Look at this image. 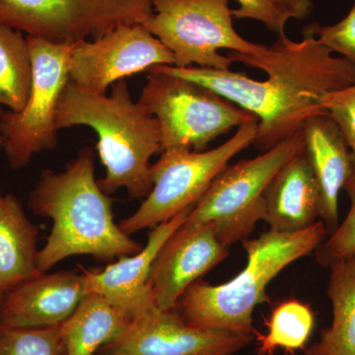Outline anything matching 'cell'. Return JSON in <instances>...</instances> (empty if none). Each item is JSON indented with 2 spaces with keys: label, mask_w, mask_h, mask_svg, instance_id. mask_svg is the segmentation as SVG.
<instances>
[{
  "label": "cell",
  "mask_w": 355,
  "mask_h": 355,
  "mask_svg": "<svg viewBox=\"0 0 355 355\" xmlns=\"http://www.w3.org/2000/svg\"><path fill=\"white\" fill-rule=\"evenodd\" d=\"M320 218L319 188L304 153L294 156L266 187L263 221L275 232H300Z\"/></svg>",
  "instance_id": "cell-17"
},
{
  "label": "cell",
  "mask_w": 355,
  "mask_h": 355,
  "mask_svg": "<svg viewBox=\"0 0 355 355\" xmlns=\"http://www.w3.org/2000/svg\"><path fill=\"white\" fill-rule=\"evenodd\" d=\"M228 57L263 70L266 80L231 69L155 67L209 88L254 114L258 120L254 144L261 153L301 132L312 116L327 113L322 98L355 81V65L320 43L308 26L301 41L282 35L263 55L230 53Z\"/></svg>",
  "instance_id": "cell-1"
},
{
  "label": "cell",
  "mask_w": 355,
  "mask_h": 355,
  "mask_svg": "<svg viewBox=\"0 0 355 355\" xmlns=\"http://www.w3.org/2000/svg\"><path fill=\"white\" fill-rule=\"evenodd\" d=\"M322 220L294 233L268 230L243 240L247 265L234 279L211 286L197 282L178 300L175 311L190 326L254 335L253 314L268 301L266 287L287 266L316 251L327 239Z\"/></svg>",
  "instance_id": "cell-4"
},
{
  "label": "cell",
  "mask_w": 355,
  "mask_h": 355,
  "mask_svg": "<svg viewBox=\"0 0 355 355\" xmlns=\"http://www.w3.org/2000/svg\"><path fill=\"white\" fill-rule=\"evenodd\" d=\"M327 294L333 321L304 355H355V256L330 266Z\"/></svg>",
  "instance_id": "cell-20"
},
{
  "label": "cell",
  "mask_w": 355,
  "mask_h": 355,
  "mask_svg": "<svg viewBox=\"0 0 355 355\" xmlns=\"http://www.w3.org/2000/svg\"><path fill=\"white\" fill-rule=\"evenodd\" d=\"M231 0H153V12L141 25L168 49L174 67L230 69L220 50L261 55L265 44L243 38L233 26Z\"/></svg>",
  "instance_id": "cell-6"
},
{
  "label": "cell",
  "mask_w": 355,
  "mask_h": 355,
  "mask_svg": "<svg viewBox=\"0 0 355 355\" xmlns=\"http://www.w3.org/2000/svg\"><path fill=\"white\" fill-rule=\"evenodd\" d=\"M257 130L258 120L253 119L238 128L227 141L210 150L162 151L157 162L151 166L153 190L137 211L119 224L121 230L132 236L195 207L229 161L254 144Z\"/></svg>",
  "instance_id": "cell-7"
},
{
  "label": "cell",
  "mask_w": 355,
  "mask_h": 355,
  "mask_svg": "<svg viewBox=\"0 0 355 355\" xmlns=\"http://www.w3.org/2000/svg\"><path fill=\"white\" fill-rule=\"evenodd\" d=\"M303 151L302 130L260 155L227 166L189 212L184 226L212 222L228 247L247 239L265 214V191L277 173Z\"/></svg>",
  "instance_id": "cell-8"
},
{
  "label": "cell",
  "mask_w": 355,
  "mask_h": 355,
  "mask_svg": "<svg viewBox=\"0 0 355 355\" xmlns=\"http://www.w3.org/2000/svg\"><path fill=\"white\" fill-rule=\"evenodd\" d=\"M303 153L320 193V218L327 230L338 225V198L354 176V165L347 140L328 113L317 114L302 128Z\"/></svg>",
  "instance_id": "cell-15"
},
{
  "label": "cell",
  "mask_w": 355,
  "mask_h": 355,
  "mask_svg": "<svg viewBox=\"0 0 355 355\" xmlns=\"http://www.w3.org/2000/svg\"><path fill=\"white\" fill-rule=\"evenodd\" d=\"M0 355H67L60 326L27 329L0 327Z\"/></svg>",
  "instance_id": "cell-24"
},
{
  "label": "cell",
  "mask_w": 355,
  "mask_h": 355,
  "mask_svg": "<svg viewBox=\"0 0 355 355\" xmlns=\"http://www.w3.org/2000/svg\"><path fill=\"white\" fill-rule=\"evenodd\" d=\"M320 43L355 65V2L352 10L336 24L308 25Z\"/></svg>",
  "instance_id": "cell-26"
},
{
  "label": "cell",
  "mask_w": 355,
  "mask_h": 355,
  "mask_svg": "<svg viewBox=\"0 0 355 355\" xmlns=\"http://www.w3.org/2000/svg\"><path fill=\"white\" fill-rule=\"evenodd\" d=\"M137 102L158 121L161 151L207 150L212 140L257 119L214 91L156 67Z\"/></svg>",
  "instance_id": "cell-5"
},
{
  "label": "cell",
  "mask_w": 355,
  "mask_h": 355,
  "mask_svg": "<svg viewBox=\"0 0 355 355\" xmlns=\"http://www.w3.org/2000/svg\"><path fill=\"white\" fill-rule=\"evenodd\" d=\"M88 295L83 273L40 272L4 291L0 327L51 328L64 323Z\"/></svg>",
  "instance_id": "cell-14"
},
{
  "label": "cell",
  "mask_w": 355,
  "mask_h": 355,
  "mask_svg": "<svg viewBox=\"0 0 355 355\" xmlns=\"http://www.w3.org/2000/svg\"><path fill=\"white\" fill-rule=\"evenodd\" d=\"M153 12V0H0V24L60 44L142 24Z\"/></svg>",
  "instance_id": "cell-10"
},
{
  "label": "cell",
  "mask_w": 355,
  "mask_h": 355,
  "mask_svg": "<svg viewBox=\"0 0 355 355\" xmlns=\"http://www.w3.org/2000/svg\"><path fill=\"white\" fill-rule=\"evenodd\" d=\"M33 83L31 51L22 32L0 24V106L24 108Z\"/></svg>",
  "instance_id": "cell-21"
},
{
  "label": "cell",
  "mask_w": 355,
  "mask_h": 355,
  "mask_svg": "<svg viewBox=\"0 0 355 355\" xmlns=\"http://www.w3.org/2000/svg\"><path fill=\"white\" fill-rule=\"evenodd\" d=\"M214 223L182 224L161 248L154 261L147 288L160 310H175L178 300L229 254Z\"/></svg>",
  "instance_id": "cell-13"
},
{
  "label": "cell",
  "mask_w": 355,
  "mask_h": 355,
  "mask_svg": "<svg viewBox=\"0 0 355 355\" xmlns=\"http://www.w3.org/2000/svg\"><path fill=\"white\" fill-rule=\"evenodd\" d=\"M171 51L144 25H123L92 40L73 44L69 83L83 92L105 95L110 86L158 65H174Z\"/></svg>",
  "instance_id": "cell-11"
},
{
  "label": "cell",
  "mask_w": 355,
  "mask_h": 355,
  "mask_svg": "<svg viewBox=\"0 0 355 355\" xmlns=\"http://www.w3.org/2000/svg\"><path fill=\"white\" fill-rule=\"evenodd\" d=\"M28 205L36 216L53 222L37 258L41 272L69 257L85 254L111 261L141 250L114 222L111 200L95 179L90 148L81 150L64 172L43 170Z\"/></svg>",
  "instance_id": "cell-2"
},
{
  "label": "cell",
  "mask_w": 355,
  "mask_h": 355,
  "mask_svg": "<svg viewBox=\"0 0 355 355\" xmlns=\"http://www.w3.org/2000/svg\"><path fill=\"white\" fill-rule=\"evenodd\" d=\"M350 207L342 223L338 224L330 237L316 250L318 263L324 268H330L336 261L355 256V174L345 184Z\"/></svg>",
  "instance_id": "cell-25"
},
{
  "label": "cell",
  "mask_w": 355,
  "mask_h": 355,
  "mask_svg": "<svg viewBox=\"0 0 355 355\" xmlns=\"http://www.w3.org/2000/svg\"><path fill=\"white\" fill-rule=\"evenodd\" d=\"M132 317L106 298L88 294L60 324L67 355H95L125 330Z\"/></svg>",
  "instance_id": "cell-19"
},
{
  "label": "cell",
  "mask_w": 355,
  "mask_h": 355,
  "mask_svg": "<svg viewBox=\"0 0 355 355\" xmlns=\"http://www.w3.org/2000/svg\"><path fill=\"white\" fill-rule=\"evenodd\" d=\"M3 113V111H2L1 108H0V116H1V114ZM0 149H2V139L1 135H0Z\"/></svg>",
  "instance_id": "cell-28"
},
{
  "label": "cell",
  "mask_w": 355,
  "mask_h": 355,
  "mask_svg": "<svg viewBox=\"0 0 355 355\" xmlns=\"http://www.w3.org/2000/svg\"><path fill=\"white\" fill-rule=\"evenodd\" d=\"M26 38L32 55L31 92L20 112L8 110L0 116L2 149L14 170L26 167L35 154L57 146L55 113L69 81V57L73 46L40 37Z\"/></svg>",
  "instance_id": "cell-9"
},
{
  "label": "cell",
  "mask_w": 355,
  "mask_h": 355,
  "mask_svg": "<svg viewBox=\"0 0 355 355\" xmlns=\"http://www.w3.org/2000/svg\"><path fill=\"white\" fill-rule=\"evenodd\" d=\"M191 209L153 228L146 244L137 253L118 259L100 272L83 268L88 294H98L135 316L140 306L150 297L147 282L156 257L170 236L186 220Z\"/></svg>",
  "instance_id": "cell-16"
},
{
  "label": "cell",
  "mask_w": 355,
  "mask_h": 355,
  "mask_svg": "<svg viewBox=\"0 0 355 355\" xmlns=\"http://www.w3.org/2000/svg\"><path fill=\"white\" fill-rule=\"evenodd\" d=\"M266 334L254 331L260 355H273L277 349L293 354L304 349L315 326V317L309 306L297 300L280 303L266 322Z\"/></svg>",
  "instance_id": "cell-22"
},
{
  "label": "cell",
  "mask_w": 355,
  "mask_h": 355,
  "mask_svg": "<svg viewBox=\"0 0 355 355\" xmlns=\"http://www.w3.org/2000/svg\"><path fill=\"white\" fill-rule=\"evenodd\" d=\"M39 228L15 196L0 189V291L39 275Z\"/></svg>",
  "instance_id": "cell-18"
},
{
  "label": "cell",
  "mask_w": 355,
  "mask_h": 355,
  "mask_svg": "<svg viewBox=\"0 0 355 355\" xmlns=\"http://www.w3.org/2000/svg\"><path fill=\"white\" fill-rule=\"evenodd\" d=\"M254 335L190 326L175 310L158 309L147 299L125 330L101 349L108 355H233Z\"/></svg>",
  "instance_id": "cell-12"
},
{
  "label": "cell",
  "mask_w": 355,
  "mask_h": 355,
  "mask_svg": "<svg viewBox=\"0 0 355 355\" xmlns=\"http://www.w3.org/2000/svg\"><path fill=\"white\" fill-rule=\"evenodd\" d=\"M321 104L342 130L352 153L355 172V81L324 95Z\"/></svg>",
  "instance_id": "cell-27"
},
{
  "label": "cell",
  "mask_w": 355,
  "mask_h": 355,
  "mask_svg": "<svg viewBox=\"0 0 355 355\" xmlns=\"http://www.w3.org/2000/svg\"><path fill=\"white\" fill-rule=\"evenodd\" d=\"M111 95H92L67 84L58 102L55 125H85L97 132V151L106 176L99 182L107 195L125 189L135 200L153 190L150 158L161 151L157 120L133 102L125 79L116 81Z\"/></svg>",
  "instance_id": "cell-3"
},
{
  "label": "cell",
  "mask_w": 355,
  "mask_h": 355,
  "mask_svg": "<svg viewBox=\"0 0 355 355\" xmlns=\"http://www.w3.org/2000/svg\"><path fill=\"white\" fill-rule=\"evenodd\" d=\"M239 4L233 9L236 19H252L263 23L277 36L286 35L287 22L302 20L313 9L311 0H236Z\"/></svg>",
  "instance_id": "cell-23"
},
{
  "label": "cell",
  "mask_w": 355,
  "mask_h": 355,
  "mask_svg": "<svg viewBox=\"0 0 355 355\" xmlns=\"http://www.w3.org/2000/svg\"><path fill=\"white\" fill-rule=\"evenodd\" d=\"M4 291H0V303H1L2 296H3Z\"/></svg>",
  "instance_id": "cell-29"
},
{
  "label": "cell",
  "mask_w": 355,
  "mask_h": 355,
  "mask_svg": "<svg viewBox=\"0 0 355 355\" xmlns=\"http://www.w3.org/2000/svg\"><path fill=\"white\" fill-rule=\"evenodd\" d=\"M98 355H108V354H98Z\"/></svg>",
  "instance_id": "cell-30"
}]
</instances>
